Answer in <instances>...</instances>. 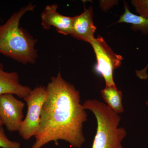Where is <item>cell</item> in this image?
I'll return each mask as SVG.
<instances>
[{"label":"cell","instance_id":"cell-1","mask_svg":"<svg viewBox=\"0 0 148 148\" xmlns=\"http://www.w3.org/2000/svg\"><path fill=\"white\" fill-rule=\"evenodd\" d=\"M46 87L47 97L43 105L38 131L32 148L64 140L71 147L81 148L85 142L83 125L87 115L78 90L66 81L58 71Z\"/></svg>","mask_w":148,"mask_h":148},{"label":"cell","instance_id":"cell-2","mask_svg":"<svg viewBox=\"0 0 148 148\" xmlns=\"http://www.w3.org/2000/svg\"><path fill=\"white\" fill-rule=\"evenodd\" d=\"M35 8L30 3L15 12L0 26V53L24 65L34 64L38 58L37 40L19 25L24 14Z\"/></svg>","mask_w":148,"mask_h":148},{"label":"cell","instance_id":"cell-3","mask_svg":"<svg viewBox=\"0 0 148 148\" xmlns=\"http://www.w3.org/2000/svg\"><path fill=\"white\" fill-rule=\"evenodd\" d=\"M84 110L92 112L97 122V132L92 148H123L122 142L127 135L124 127H118L119 114L96 99H88L83 104Z\"/></svg>","mask_w":148,"mask_h":148},{"label":"cell","instance_id":"cell-4","mask_svg":"<svg viewBox=\"0 0 148 148\" xmlns=\"http://www.w3.org/2000/svg\"><path fill=\"white\" fill-rule=\"evenodd\" d=\"M47 97L46 87L40 86L32 90L24 98L27 106V115L18 132L24 140H28L35 137L38 131L42 109Z\"/></svg>","mask_w":148,"mask_h":148},{"label":"cell","instance_id":"cell-5","mask_svg":"<svg viewBox=\"0 0 148 148\" xmlns=\"http://www.w3.org/2000/svg\"><path fill=\"white\" fill-rule=\"evenodd\" d=\"M90 44L97 59L95 71L103 77L106 86L115 85L113 71L121 66L123 59L122 56L114 53L101 36L95 38Z\"/></svg>","mask_w":148,"mask_h":148},{"label":"cell","instance_id":"cell-6","mask_svg":"<svg viewBox=\"0 0 148 148\" xmlns=\"http://www.w3.org/2000/svg\"><path fill=\"white\" fill-rule=\"evenodd\" d=\"M25 103L13 94L0 95V119L10 132L18 131L24 118Z\"/></svg>","mask_w":148,"mask_h":148},{"label":"cell","instance_id":"cell-7","mask_svg":"<svg viewBox=\"0 0 148 148\" xmlns=\"http://www.w3.org/2000/svg\"><path fill=\"white\" fill-rule=\"evenodd\" d=\"M57 4L47 5L41 14L42 26L44 29L48 30L51 27H55L59 34L71 35L73 27V17L64 16L57 11Z\"/></svg>","mask_w":148,"mask_h":148},{"label":"cell","instance_id":"cell-8","mask_svg":"<svg viewBox=\"0 0 148 148\" xmlns=\"http://www.w3.org/2000/svg\"><path fill=\"white\" fill-rule=\"evenodd\" d=\"M93 12L92 6L85 9L81 14L73 17L71 35L77 39L90 43L95 38L96 30L93 21Z\"/></svg>","mask_w":148,"mask_h":148},{"label":"cell","instance_id":"cell-9","mask_svg":"<svg viewBox=\"0 0 148 148\" xmlns=\"http://www.w3.org/2000/svg\"><path fill=\"white\" fill-rule=\"evenodd\" d=\"M31 88L20 83L18 73L5 71L0 63V95L11 93L24 99L32 91Z\"/></svg>","mask_w":148,"mask_h":148},{"label":"cell","instance_id":"cell-10","mask_svg":"<svg viewBox=\"0 0 148 148\" xmlns=\"http://www.w3.org/2000/svg\"><path fill=\"white\" fill-rule=\"evenodd\" d=\"M124 13L115 24L120 23L129 24L131 25V29L134 32L140 31L143 35H148V19L143 16L136 15L131 12L126 2H124Z\"/></svg>","mask_w":148,"mask_h":148},{"label":"cell","instance_id":"cell-11","mask_svg":"<svg viewBox=\"0 0 148 148\" xmlns=\"http://www.w3.org/2000/svg\"><path fill=\"white\" fill-rule=\"evenodd\" d=\"M102 97L109 107L118 114L124 111L122 104L123 94L116 86H106L101 90Z\"/></svg>","mask_w":148,"mask_h":148},{"label":"cell","instance_id":"cell-12","mask_svg":"<svg viewBox=\"0 0 148 148\" xmlns=\"http://www.w3.org/2000/svg\"><path fill=\"white\" fill-rule=\"evenodd\" d=\"M131 3L137 13L148 19V0H132Z\"/></svg>","mask_w":148,"mask_h":148},{"label":"cell","instance_id":"cell-13","mask_svg":"<svg viewBox=\"0 0 148 148\" xmlns=\"http://www.w3.org/2000/svg\"><path fill=\"white\" fill-rule=\"evenodd\" d=\"M0 148H20L21 144L16 141H12L5 135L3 128L0 125Z\"/></svg>","mask_w":148,"mask_h":148},{"label":"cell","instance_id":"cell-14","mask_svg":"<svg viewBox=\"0 0 148 148\" xmlns=\"http://www.w3.org/2000/svg\"><path fill=\"white\" fill-rule=\"evenodd\" d=\"M116 1H100V6L104 11L107 12L111 8L118 3Z\"/></svg>","mask_w":148,"mask_h":148},{"label":"cell","instance_id":"cell-15","mask_svg":"<svg viewBox=\"0 0 148 148\" xmlns=\"http://www.w3.org/2000/svg\"><path fill=\"white\" fill-rule=\"evenodd\" d=\"M3 125V124L2 122L1 121V120L0 119V125H2V126Z\"/></svg>","mask_w":148,"mask_h":148},{"label":"cell","instance_id":"cell-16","mask_svg":"<svg viewBox=\"0 0 148 148\" xmlns=\"http://www.w3.org/2000/svg\"><path fill=\"white\" fill-rule=\"evenodd\" d=\"M146 106H148V99L147 100V101H146Z\"/></svg>","mask_w":148,"mask_h":148},{"label":"cell","instance_id":"cell-17","mask_svg":"<svg viewBox=\"0 0 148 148\" xmlns=\"http://www.w3.org/2000/svg\"><path fill=\"white\" fill-rule=\"evenodd\" d=\"M0 26H1V24H0Z\"/></svg>","mask_w":148,"mask_h":148}]
</instances>
